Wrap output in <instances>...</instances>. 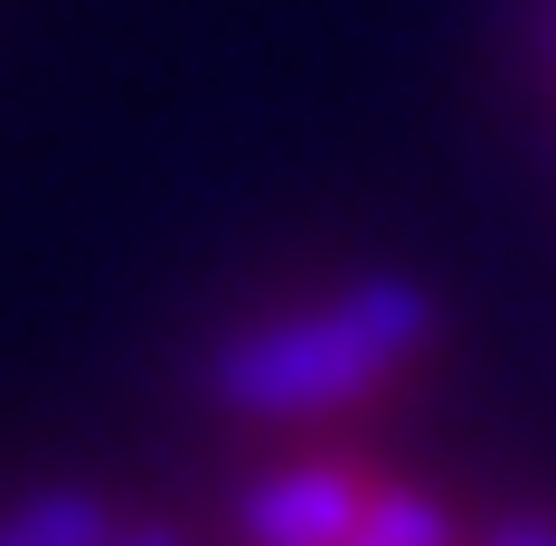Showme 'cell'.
I'll list each match as a JSON object with an SVG mask.
<instances>
[{"mask_svg": "<svg viewBox=\"0 0 556 546\" xmlns=\"http://www.w3.org/2000/svg\"><path fill=\"white\" fill-rule=\"evenodd\" d=\"M443 340H453L443 292L425 274L368 264L350 283H330L321 302L227 330L199 368V396L245 433H321V424L387 415L443 358Z\"/></svg>", "mask_w": 556, "mask_h": 546, "instance_id": "6da1fadb", "label": "cell"}, {"mask_svg": "<svg viewBox=\"0 0 556 546\" xmlns=\"http://www.w3.org/2000/svg\"><path fill=\"white\" fill-rule=\"evenodd\" d=\"M387 490V461L358 453V443H312V453L274 461L236 490L227 537L236 546H350L368 499Z\"/></svg>", "mask_w": 556, "mask_h": 546, "instance_id": "7a4b0ae2", "label": "cell"}, {"mask_svg": "<svg viewBox=\"0 0 556 546\" xmlns=\"http://www.w3.org/2000/svg\"><path fill=\"white\" fill-rule=\"evenodd\" d=\"M123 518L132 509L104 481H38L20 499H0V546H114Z\"/></svg>", "mask_w": 556, "mask_h": 546, "instance_id": "3957f363", "label": "cell"}, {"mask_svg": "<svg viewBox=\"0 0 556 546\" xmlns=\"http://www.w3.org/2000/svg\"><path fill=\"white\" fill-rule=\"evenodd\" d=\"M350 546H471V518L443 499V490L406 481V471H387V490L368 499V518H358Z\"/></svg>", "mask_w": 556, "mask_h": 546, "instance_id": "277c9868", "label": "cell"}, {"mask_svg": "<svg viewBox=\"0 0 556 546\" xmlns=\"http://www.w3.org/2000/svg\"><path fill=\"white\" fill-rule=\"evenodd\" d=\"M471 546H556V509H491L471 518Z\"/></svg>", "mask_w": 556, "mask_h": 546, "instance_id": "5b68a950", "label": "cell"}, {"mask_svg": "<svg viewBox=\"0 0 556 546\" xmlns=\"http://www.w3.org/2000/svg\"><path fill=\"white\" fill-rule=\"evenodd\" d=\"M114 546H189V528H170V518L132 509V518H123V537H114Z\"/></svg>", "mask_w": 556, "mask_h": 546, "instance_id": "8992f818", "label": "cell"}, {"mask_svg": "<svg viewBox=\"0 0 556 546\" xmlns=\"http://www.w3.org/2000/svg\"><path fill=\"white\" fill-rule=\"evenodd\" d=\"M547 94H556V0H547Z\"/></svg>", "mask_w": 556, "mask_h": 546, "instance_id": "52a82bcc", "label": "cell"}]
</instances>
